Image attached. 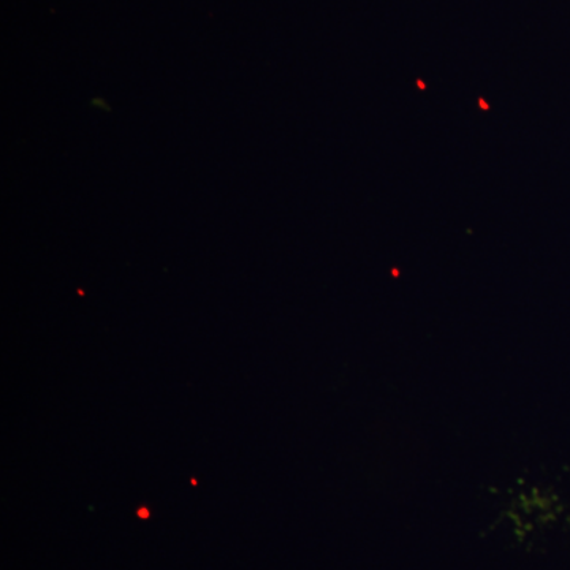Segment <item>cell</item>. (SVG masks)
I'll use <instances>...</instances> for the list:
<instances>
[{"mask_svg": "<svg viewBox=\"0 0 570 570\" xmlns=\"http://www.w3.org/2000/svg\"><path fill=\"white\" fill-rule=\"evenodd\" d=\"M138 515L142 517V519H145V517H146V519H148L149 512H148V510H141V512L138 513Z\"/></svg>", "mask_w": 570, "mask_h": 570, "instance_id": "cell-1", "label": "cell"}]
</instances>
